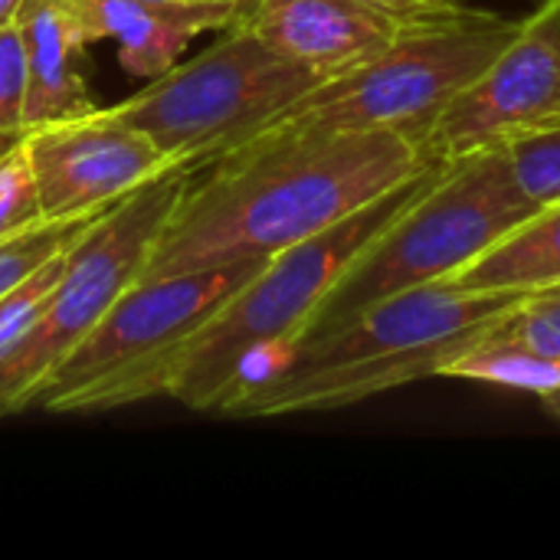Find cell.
Returning a JSON list of instances; mask_svg holds the SVG:
<instances>
[{"label":"cell","mask_w":560,"mask_h":560,"mask_svg":"<svg viewBox=\"0 0 560 560\" xmlns=\"http://www.w3.org/2000/svg\"><path fill=\"white\" fill-rule=\"evenodd\" d=\"M26 52V128L95 108L79 56L85 49L62 0H23L13 16Z\"/></svg>","instance_id":"13"},{"label":"cell","mask_w":560,"mask_h":560,"mask_svg":"<svg viewBox=\"0 0 560 560\" xmlns=\"http://www.w3.org/2000/svg\"><path fill=\"white\" fill-rule=\"evenodd\" d=\"M194 180V164H171L108 207L69 249L43 312L0 361V420L23 413L43 377L128 292L161 236L171 210Z\"/></svg>","instance_id":"8"},{"label":"cell","mask_w":560,"mask_h":560,"mask_svg":"<svg viewBox=\"0 0 560 560\" xmlns=\"http://www.w3.org/2000/svg\"><path fill=\"white\" fill-rule=\"evenodd\" d=\"M518 20L446 7L410 20L374 59L318 82L259 138L427 128L450 108L515 36Z\"/></svg>","instance_id":"4"},{"label":"cell","mask_w":560,"mask_h":560,"mask_svg":"<svg viewBox=\"0 0 560 560\" xmlns=\"http://www.w3.org/2000/svg\"><path fill=\"white\" fill-rule=\"evenodd\" d=\"M443 282L463 292L509 295H532L560 285V203L535 210Z\"/></svg>","instance_id":"14"},{"label":"cell","mask_w":560,"mask_h":560,"mask_svg":"<svg viewBox=\"0 0 560 560\" xmlns=\"http://www.w3.org/2000/svg\"><path fill=\"white\" fill-rule=\"evenodd\" d=\"M548 128H560V0L518 20L492 66L427 128L423 148L453 164Z\"/></svg>","instance_id":"9"},{"label":"cell","mask_w":560,"mask_h":560,"mask_svg":"<svg viewBox=\"0 0 560 560\" xmlns=\"http://www.w3.org/2000/svg\"><path fill=\"white\" fill-rule=\"evenodd\" d=\"M23 135H26V131H7V135H0V158H3V154H7V151L23 138Z\"/></svg>","instance_id":"24"},{"label":"cell","mask_w":560,"mask_h":560,"mask_svg":"<svg viewBox=\"0 0 560 560\" xmlns=\"http://www.w3.org/2000/svg\"><path fill=\"white\" fill-rule=\"evenodd\" d=\"M318 82L240 20L210 49L174 62L112 112L144 131L171 164L197 167L259 138Z\"/></svg>","instance_id":"7"},{"label":"cell","mask_w":560,"mask_h":560,"mask_svg":"<svg viewBox=\"0 0 560 560\" xmlns=\"http://www.w3.org/2000/svg\"><path fill=\"white\" fill-rule=\"evenodd\" d=\"M433 161L341 223L269 256L180 348L167 397L197 413H223L240 384L276 351L299 341L361 249L390 226L443 171Z\"/></svg>","instance_id":"3"},{"label":"cell","mask_w":560,"mask_h":560,"mask_svg":"<svg viewBox=\"0 0 560 560\" xmlns=\"http://www.w3.org/2000/svg\"><path fill=\"white\" fill-rule=\"evenodd\" d=\"M26 52L16 23H0V135L26 131Z\"/></svg>","instance_id":"20"},{"label":"cell","mask_w":560,"mask_h":560,"mask_svg":"<svg viewBox=\"0 0 560 560\" xmlns=\"http://www.w3.org/2000/svg\"><path fill=\"white\" fill-rule=\"evenodd\" d=\"M528 305L538 308V312H541V315L560 331V285H551V289H545V292H532V295H528Z\"/></svg>","instance_id":"22"},{"label":"cell","mask_w":560,"mask_h":560,"mask_svg":"<svg viewBox=\"0 0 560 560\" xmlns=\"http://www.w3.org/2000/svg\"><path fill=\"white\" fill-rule=\"evenodd\" d=\"M246 23L325 82L384 52L410 20L368 0H256Z\"/></svg>","instance_id":"11"},{"label":"cell","mask_w":560,"mask_h":560,"mask_svg":"<svg viewBox=\"0 0 560 560\" xmlns=\"http://www.w3.org/2000/svg\"><path fill=\"white\" fill-rule=\"evenodd\" d=\"M495 325H489L463 351H456L440 368L436 377H456V381H476V384L509 387V390L535 394L538 400L560 390V361L532 354V351H525L518 345H509V341L495 338L492 335Z\"/></svg>","instance_id":"15"},{"label":"cell","mask_w":560,"mask_h":560,"mask_svg":"<svg viewBox=\"0 0 560 560\" xmlns=\"http://www.w3.org/2000/svg\"><path fill=\"white\" fill-rule=\"evenodd\" d=\"M23 151L43 220H75L105 210L171 167L161 148L112 108L33 125L23 135Z\"/></svg>","instance_id":"10"},{"label":"cell","mask_w":560,"mask_h":560,"mask_svg":"<svg viewBox=\"0 0 560 560\" xmlns=\"http://www.w3.org/2000/svg\"><path fill=\"white\" fill-rule=\"evenodd\" d=\"M368 3L384 7V10H390V13L404 16V20H417V16H427V13H440V10H446L453 0H368Z\"/></svg>","instance_id":"21"},{"label":"cell","mask_w":560,"mask_h":560,"mask_svg":"<svg viewBox=\"0 0 560 560\" xmlns=\"http://www.w3.org/2000/svg\"><path fill=\"white\" fill-rule=\"evenodd\" d=\"M433 158L410 131L253 138L180 194L138 279L269 259L341 223Z\"/></svg>","instance_id":"1"},{"label":"cell","mask_w":560,"mask_h":560,"mask_svg":"<svg viewBox=\"0 0 560 560\" xmlns=\"http://www.w3.org/2000/svg\"><path fill=\"white\" fill-rule=\"evenodd\" d=\"M522 302L525 295L463 292L446 282L381 299L253 368L226 400L223 417L338 410L436 377L456 351Z\"/></svg>","instance_id":"2"},{"label":"cell","mask_w":560,"mask_h":560,"mask_svg":"<svg viewBox=\"0 0 560 560\" xmlns=\"http://www.w3.org/2000/svg\"><path fill=\"white\" fill-rule=\"evenodd\" d=\"M69 249V246H66ZM66 249L59 256H52L49 262H43L30 279H23L16 289H10L7 295H0V361L20 345V338L30 331V325L36 322V315L43 312V302L49 295V289L56 285V276L62 269Z\"/></svg>","instance_id":"19"},{"label":"cell","mask_w":560,"mask_h":560,"mask_svg":"<svg viewBox=\"0 0 560 560\" xmlns=\"http://www.w3.org/2000/svg\"><path fill=\"white\" fill-rule=\"evenodd\" d=\"M46 223L23 138L0 158V243Z\"/></svg>","instance_id":"18"},{"label":"cell","mask_w":560,"mask_h":560,"mask_svg":"<svg viewBox=\"0 0 560 560\" xmlns=\"http://www.w3.org/2000/svg\"><path fill=\"white\" fill-rule=\"evenodd\" d=\"M20 3H23V0H0V23H10V20L16 16Z\"/></svg>","instance_id":"23"},{"label":"cell","mask_w":560,"mask_h":560,"mask_svg":"<svg viewBox=\"0 0 560 560\" xmlns=\"http://www.w3.org/2000/svg\"><path fill=\"white\" fill-rule=\"evenodd\" d=\"M535 210L502 148H486L446 164L345 269L302 338L328 331L381 299L456 276Z\"/></svg>","instance_id":"5"},{"label":"cell","mask_w":560,"mask_h":560,"mask_svg":"<svg viewBox=\"0 0 560 560\" xmlns=\"http://www.w3.org/2000/svg\"><path fill=\"white\" fill-rule=\"evenodd\" d=\"M184 3H253V0H184Z\"/></svg>","instance_id":"25"},{"label":"cell","mask_w":560,"mask_h":560,"mask_svg":"<svg viewBox=\"0 0 560 560\" xmlns=\"http://www.w3.org/2000/svg\"><path fill=\"white\" fill-rule=\"evenodd\" d=\"M82 43L112 39L131 75L167 72L187 43L249 16L253 3H184V0H62Z\"/></svg>","instance_id":"12"},{"label":"cell","mask_w":560,"mask_h":560,"mask_svg":"<svg viewBox=\"0 0 560 560\" xmlns=\"http://www.w3.org/2000/svg\"><path fill=\"white\" fill-rule=\"evenodd\" d=\"M522 194L541 210L560 203V128L535 131L502 144Z\"/></svg>","instance_id":"17"},{"label":"cell","mask_w":560,"mask_h":560,"mask_svg":"<svg viewBox=\"0 0 560 560\" xmlns=\"http://www.w3.org/2000/svg\"><path fill=\"white\" fill-rule=\"evenodd\" d=\"M115 207V203H112ZM108 210V207H105ZM105 210H95L89 217H75V220H46L13 240L0 243V295H7L10 289H16L23 279H30L43 262H49L52 256H59L66 246H72Z\"/></svg>","instance_id":"16"},{"label":"cell","mask_w":560,"mask_h":560,"mask_svg":"<svg viewBox=\"0 0 560 560\" xmlns=\"http://www.w3.org/2000/svg\"><path fill=\"white\" fill-rule=\"evenodd\" d=\"M262 262L138 279L43 377L26 410L98 413L167 397V377L180 348Z\"/></svg>","instance_id":"6"}]
</instances>
